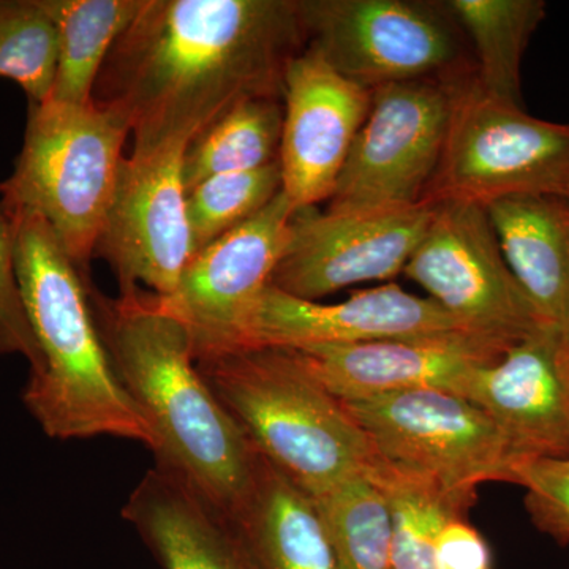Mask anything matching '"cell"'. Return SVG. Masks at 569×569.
Here are the masks:
<instances>
[{
  "mask_svg": "<svg viewBox=\"0 0 569 569\" xmlns=\"http://www.w3.org/2000/svg\"><path fill=\"white\" fill-rule=\"evenodd\" d=\"M306 47L298 0H144L92 100L129 126L130 156L187 149L238 104L283 100Z\"/></svg>",
  "mask_w": 569,
  "mask_h": 569,
  "instance_id": "obj_1",
  "label": "cell"
},
{
  "mask_svg": "<svg viewBox=\"0 0 569 569\" xmlns=\"http://www.w3.org/2000/svg\"><path fill=\"white\" fill-rule=\"evenodd\" d=\"M93 305L119 381L151 426L156 466L234 516L260 455L201 377L186 326L144 290Z\"/></svg>",
  "mask_w": 569,
  "mask_h": 569,
  "instance_id": "obj_2",
  "label": "cell"
},
{
  "mask_svg": "<svg viewBox=\"0 0 569 569\" xmlns=\"http://www.w3.org/2000/svg\"><path fill=\"white\" fill-rule=\"evenodd\" d=\"M6 213L22 306L41 356L22 392L29 413L56 440L116 437L152 449L151 426L112 367L84 272L40 216Z\"/></svg>",
  "mask_w": 569,
  "mask_h": 569,
  "instance_id": "obj_3",
  "label": "cell"
},
{
  "mask_svg": "<svg viewBox=\"0 0 569 569\" xmlns=\"http://www.w3.org/2000/svg\"><path fill=\"white\" fill-rule=\"evenodd\" d=\"M254 451L310 497L377 462L372 443L291 348L244 347L194 359Z\"/></svg>",
  "mask_w": 569,
  "mask_h": 569,
  "instance_id": "obj_4",
  "label": "cell"
},
{
  "mask_svg": "<svg viewBox=\"0 0 569 569\" xmlns=\"http://www.w3.org/2000/svg\"><path fill=\"white\" fill-rule=\"evenodd\" d=\"M130 129L93 103H29L13 174L0 183L6 212L40 216L81 272H88L123 162Z\"/></svg>",
  "mask_w": 569,
  "mask_h": 569,
  "instance_id": "obj_5",
  "label": "cell"
},
{
  "mask_svg": "<svg viewBox=\"0 0 569 569\" xmlns=\"http://www.w3.org/2000/svg\"><path fill=\"white\" fill-rule=\"evenodd\" d=\"M569 198V123L542 121L479 88L458 82L437 173L425 203L488 208L509 197Z\"/></svg>",
  "mask_w": 569,
  "mask_h": 569,
  "instance_id": "obj_6",
  "label": "cell"
},
{
  "mask_svg": "<svg viewBox=\"0 0 569 569\" xmlns=\"http://www.w3.org/2000/svg\"><path fill=\"white\" fill-rule=\"evenodd\" d=\"M298 11L307 47L367 92L475 73L443 2L298 0Z\"/></svg>",
  "mask_w": 569,
  "mask_h": 569,
  "instance_id": "obj_7",
  "label": "cell"
},
{
  "mask_svg": "<svg viewBox=\"0 0 569 569\" xmlns=\"http://www.w3.org/2000/svg\"><path fill=\"white\" fill-rule=\"evenodd\" d=\"M342 403L378 460L433 482L463 508L482 482H511L518 458L507 436L466 397L419 389Z\"/></svg>",
  "mask_w": 569,
  "mask_h": 569,
  "instance_id": "obj_8",
  "label": "cell"
},
{
  "mask_svg": "<svg viewBox=\"0 0 569 569\" xmlns=\"http://www.w3.org/2000/svg\"><path fill=\"white\" fill-rule=\"evenodd\" d=\"M462 78L399 82L373 91L329 211H378L425 203Z\"/></svg>",
  "mask_w": 569,
  "mask_h": 569,
  "instance_id": "obj_9",
  "label": "cell"
},
{
  "mask_svg": "<svg viewBox=\"0 0 569 569\" xmlns=\"http://www.w3.org/2000/svg\"><path fill=\"white\" fill-rule=\"evenodd\" d=\"M403 274L468 332L501 346L511 348L548 328L509 271L482 206L432 204L426 233Z\"/></svg>",
  "mask_w": 569,
  "mask_h": 569,
  "instance_id": "obj_10",
  "label": "cell"
},
{
  "mask_svg": "<svg viewBox=\"0 0 569 569\" xmlns=\"http://www.w3.org/2000/svg\"><path fill=\"white\" fill-rule=\"evenodd\" d=\"M432 216V204L378 211L293 213L271 276L283 293L320 301L343 288L391 280L403 272Z\"/></svg>",
  "mask_w": 569,
  "mask_h": 569,
  "instance_id": "obj_11",
  "label": "cell"
},
{
  "mask_svg": "<svg viewBox=\"0 0 569 569\" xmlns=\"http://www.w3.org/2000/svg\"><path fill=\"white\" fill-rule=\"evenodd\" d=\"M293 213L280 192L252 219L193 254L173 293L153 296L164 312L186 326L194 359L241 346L254 302L271 282L287 246Z\"/></svg>",
  "mask_w": 569,
  "mask_h": 569,
  "instance_id": "obj_12",
  "label": "cell"
},
{
  "mask_svg": "<svg viewBox=\"0 0 569 569\" xmlns=\"http://www.w3.org/2000/svg\"><path fill=\"white\" fill-rule=\"evenodd\" d=\"M187 149L123 159L93 258L110 264L121 293L167 298L193 258L182 163Z\"/></svg>",
  "mask_w": 569,
  "mask_h": 569,
  "instance_id": "obj_13",
  "label": "cell"
},
{
  "mask_svg": "<svg viewBox=\"0 0 569 569\" xmlns=\"http://www.w3.org/2000/svg\"><path fill=\"white\" fill-rule=\"evenodd\" d=\"M372 103V93L337 73L306 47L284 74L279 164L295 212L331 200Z\"/></svg>",
  "mask_w": 569,
  "mask_h": 569,
  "instance_id": "obj_14",
  "label": "cell"
},
{
  "mask_svg": "<svg viewBox=\"0 0 569 569\" xmlns=\"http://www.w3.org/2000/svg\"><path fill=\"white\" fill-rule=\"evenodd\" d=\"M460 331L468 332L436 301L396 283L356 291L335 305L305 301L268 284L254 302L239 348L359 346Z\"/></svg>",
  "mask_w": 569,
  "mask_h": 569,
  "instance_id": "obj_15",
  "label": "cell"
},
{
  "mask_svg": "<svg viewBox=\"0 0 569 569\" xmlns=\"http://www.w3.org/2000/svg\"><path fill=\"white\" fill-rule=\"evenodd\" d=\"M291 350L332 396L355 402L419 389H440L459 396L475 370L493 365L509 348L460 331Z\"/></svg>",
  "mask_w": 569,
  "mask_h": 569,
  "instance_id": "obj_16",
  "label": "cell"
},
{
  "mask_svg": "<svg viewBox=\"0 0 569 569\" xmlns=\"http://www.w3.org/2000/svg\"><path fill=\"white\" fill-rule=\"evenodd\" d=\"M459 396L497 422L516 458H569V361L556 329H538L479 367Z\"/></svg>",
  "mask_w": 569,
  "mask_h": 569,
  "instance_id": "obj_17",
  "label": "cell"
},
{
  "mask_svg": "<svg viewBox=\"0 0 569 569\" xmlns=\"http://www.w3.org/2000/svg\"><path fill=\"white\" fill-rule=\"evenodd\" d=\"M122 518L163 569H258L233 516L167 468L141 478Z\"/></svg>",
  "mask_w": 569,
  "mask_h": 569,
  "instance_id": "obj_18",
  "label": "cell"
},
{
  "mask_svg": "<svg viewBox=\"0 0 569 569\" xmlns=\"http://www.w3.org/2000/svg\"><path fill=\"white\" fill-rule=\"evenodd\" d=\"M509 271L541 323L569 339V206L523 194L486 208Z\"/></svg>",
  "mask_w": 569,
  "mask_h": 569,
  "instance_id": "obj_19",
  "label": "cell"
},
{
  "mask_svg": "<svg viewBox=\"0 0 569 569\" xmlns=\"http://www.w3.org/2000/svg\"><path fill=\"white\" fill-rule=\"evenodd\" d=\"M233 518L258 569H339L313 498L261 456Z\"/></svg>",
  "mask_w": 569,
  "mask_h": 569,
  "instance_id": "obj_20",
  "label": "cell"
},
{
  "mask_svg": "<svg viewBox=\"0 0 569 569\" xmlns=\"http://www.w3.org/2000/svg\"><path fill=\"white\" fill-rule=\"evenodd\" d=\"M58 33V67L50 100L89 104L108 54L144 0H40Z\"/></svg>",
  "mask_w": 569,
  "mask_h": 569,
  "instance_id": "obj_21",
  "label": "cell"
},
{
  "mask_svg": "<svg viewBox=\"0 0 569 569\" xmlns=\"http://www.w3.org/2000/svg\"><path fill=\"white\" fill-rule=\"evenodd\" d=\"M473 48L475 80L492 99L520 107L523 52L546 17L542 0L443 2Z\"/></svg>",
  "mask_w": 569,
  "mask_h": 569,
  "instance_id": "obj_22",
  "label": "cell"
},
{
  "mask_svg": "<svg viewBox=\"0 0 569 569\" xmlns=\"http://www.w3.org/2000/svg\"><path fill=\"white\" fill-rule=\"evenodd\" d=\"M283 100L238 104L187 148L182 178L187 192L212 176L247 173L279 160Z\"/></svg>",
  "mask_w": 569,
  "mask_h": 569,
  "instance_id": "obj_23",
  "label": "cell"
},
{
  "mask_svg": "<svg viewBox=\"0 0 569 569\" xmlns=\"http://www.w3.org/2000/svg\"><path fill=\"white\" fill-rule=\"evenodd\" d=\"M367 477L387 497L392 526V569H437V538L468 509L433 482L377 460Z\"/></svg>",
  "mask_w": 569,
  "mask_h": 569,
  "instance_id": "obj_24",
  "label": "cell"
},
{
  "mask_svg": "<svg viewBox=\"0 0 569 569\" xmlns=\"http://www.w3.org/2000/svg\"><path fill=\"white\" fill-rule=\"evenodd\" d=\"M339 569H392L387 497L367 475L313 498Z\"/></svg>",
  "mask_w": 569,
  "mask_h": 569,
  "instance_id": "obj_25",
  "label": "cell"
},
{
  "mask_svg": "<svg viewBox=\"0 0 569 569\" xmlns=\"http://www.w3.org/2000/svg\"><path fill=\"white\" fill-rule=\"evenodd\" d=\"M282 192L279 160L247 173L212 176L187 192L193 254L257 216Z\"/></svg>",
  "mask_w": 569,
  "mask_h": 569,
  "instance_id": "obj_26",
  "label": "cell"
},
{
  "mask_svg": "<svg viewBox=\"0 0 569 569\" xmlns=\"http://www.w3.org/2000/svg\"><path fill=\"white\" fill-rule=\"evenodd\" d=\"M56 67L58 33L40 0H0V78L40 104L50 100Z\"/></svg>",
  "mask_w": 569,
  "mask_h": 569,
  "instance_id": "obj_27",
  "label": "cell"
},
{
  "mask_svg": "<svg viewBox=\"0 0 569 569\" xmlns=\"http://www.w3.org/2000/svg\"><path fill=\"white\" fill-rule=\"evenodd\" d=\"M512 485L526 488V509L541 533L557 545L569 542V458H518Z\"/></svg>",
  "mask_w": 569,
  "mask_h": 569,
  "instance_id": "obj_28",
  "label": "cell"
},
{
  "mask_svg": "<svg viewBox=\"0 0 569 569\" xmlns=\"http://www.w3.org/2000/svg\"><path fill=\"white\" fill-rule=\"evenodd\" d=\"M20 355L39 372L41 356L32 335L14 271L13 236L0 200V356Z\"/></svg>",
  "mask_w": 569,
  "mask_h": 569,
  "instance_id": "obj_29",
  "label": "cell"
},
{
  "mask_svg": "<svg viewBox=\"0 0 569 569\" xmlns=\"http://www.w3.org/2000/svg\"><path fill=\"white\" fill-rule=\"evenodd\" d=\"M437 569H492V553L467 518L445 523L437 538Z\"/></svg>",
  "mask_w": 569,
  "mask_h": 569,
  "instance_id": "obj_30",
  "label": "cell"
},
{
  "mask_svg": "<svg viewBox=\"0 0 569 569\" xmlns=\"http://www.w3.org/2000/svg\"><path fill=\"white\" fill-rule=\"evenodd\" d=\"M567 355H568V361H569V339L567 340Z\"/></svg>",
  "mask_w": 569,
  "mask_h": 569,
  "instance_id": "obj_31",
  "label": "cell"
},
{
  "mask_svg": "<svg viewBox=\"0 0 569 569\" xmlns=\"http://www.w3.org/2000/svg\"><path fill=\"white\" fill-rule=\"evenodd\" d=\"M565 201H567V203H568V206H569V198H568V200H565Z\"/></svg>",
  "mask_w": 569,
  "mask_h": 569,
  "instance_id": "obj_32",
  "label": "cell"
}]
</instances>
